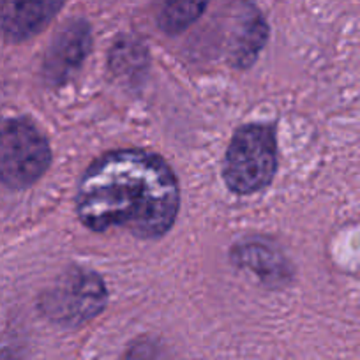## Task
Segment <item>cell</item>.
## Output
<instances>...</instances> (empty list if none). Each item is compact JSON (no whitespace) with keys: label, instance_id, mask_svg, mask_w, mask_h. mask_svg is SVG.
<instances>
[{"label":"cell","instance_id":"cell-1","mask_svg":"<svg viewBox=\"0 0 360 360\" xmlns=\"http://www.w3.org/2000/svg\"><path fill=\"white\" fill-rule=\"evenodd\" d=\"M180 209L179 180L154 152L124 148L99 155L76 189V214L90 231L124 228L138 238H161Z\"/></svg>","mask_w":360,"mask_h":360},{"label":"cell","instance_id":"cell-2","mask_svg":"<svg viewBox=\"0 0 360 360\" xmlns=\"http://www.w3.org/2000/svg\"><path fill=\"white\" fill-rule=\"evenodd\" d=\"M278 172L274 127L245 124L235 131L223 162V180L233 195L248 196L269 188Z\"/></svg>","mask_w":360,"mask_h":360},{"label":"cell","instance_id":"cell-3","mask_svg":"<svg viewBox=\"0 0 360 360\" xmlns=\"http://www.w3.org/2000/svg\"><path fill=\"white\" fill-rule=\"evenodd\" d=\"M51 165V147L29 119L0 124V184L25 189L36 184Z\"/></svg>","mask_w":360,"mask_h":360},{"label":"cell","instance_id":"cell-4","mask_svg":"<svg viewBox=\"0 0 360 360\" xmlns=\"http://www.w3.org/2000/svg\"><path fill=\"white\" fill-rule=\"evenodd\" d=\"M108 290L101 276L89 269L71 266L41 295L39 309L60 327H79L103 313Z\"/></svg>","mask_w":360,"mask_h":360},{"label":"cell","instance_id":"cell-5","mask_svg":"<svg viewBox=\"0 0 360 360\" xmlns=\"http://www.w3.org/2000/svg\"><path fill=\"white\" fill-rule=\"evenodd\" d=\"M92 50V27L85 18L65 22L51 39L43 60V78L50 86H62L82 69Z\"/></svg>","mask_w":360,"mask_h":360},{"label":"cell","instance_id":"cell-6","mask_svg":"<svg viewBox=\"0 0 360 360\" xmlns=\"http://www.w3.org/2000/svg\"><path fill=\"white\" fill-rule=\"evenodd\" d=\"M65 0H0V32L23 43L43 32L64 8Z\"/></svg>","mask_w":360,"mask_h":360},{"label":"cell","instance_id":"cell-7","mask_svg":"<svg viewBox=\"0 0 360 360\" xmlns=\"http://www.w3.org/2000/svg\"><path fill=\"white\" fill-rule=\"evenodd\" d=\"M269 37L265 16L251 2H240L235 15L230 41V62L233 68L245 69L255 64Z\"/></svg>","mask_w":360,"mask_h":360},{"label":"cell","instance_id":"cell-8","mask_svg":"<svg viewBox=\"0 0 360 360\" xmlns=\"http://www.w3.org/2000/svg\"><path fill=\"white\" fill-rule=\"evenodd\" d=\"M233 259L240 266L252 270L263 281L274 283L276 286L292 278V269L283 252L272 248L269 242L248 240L233 248Z\"/></svg>","mask_w":360,"mask_h":360},{"label":"cell","instance_id":"cell-9","mask_svg":"<svg viewBox=\"0 0 360 360\" xmlns=\"http://www.w3.org/2000/svg\"><path fill=\"white\" fill-rule=\"evenodd\" d=\"M110 69L124 82H136L148 65V51L140 39L122 36L115 41L108 57Z\"/></svg>","mask_w":360,"mask_h":360},{"label":"cell","instance_id":"cell-10","mask_svg":"<svg viewBox=\"0 0 360 360\" xmlns=\"http://www.w3.org/2000/svg\"><path fill=\"white\" fill-rule=\"evenodd\" d=\"M210 0H162L158 15L159 29L168 36H179L195 25Z\"/></svg>","mask_w":360,"mask_h":360},{"label":"cell","instance_id":"cell-11","mask_svg":"<svg viewBox=\"0 0 360 360\" xmlns=\"http://www.w3.org/2000/svg\"><path fill=\"white\" fill-rule=\"evenodd\" d=\"M122 360H168V355L161 342L145 338L134 341Z\"/></svg>","mask_w":360,"mask_h":360},{"label":"cell","instance_id":"cell-12","mask_svg":"<svg viewBox=\"0 0 360 360\" xmlns=\"http://www.w3.org/2000/svg\"><path fill=\"white\" fill-rule=\"evenodd\" d=\"M0 360H27L23 346L15 339H0Z\"/></svg>","mask_w":360,"mask_h":360}]
</instances>
